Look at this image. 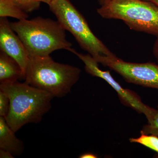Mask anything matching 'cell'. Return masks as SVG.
I'll list each match as a JSON object with an SVG mask.
<instances>
[{"instance_id":"e0dca14e","label":"cell","mask_w":158,"mask_h":158,"mask_svg":"<svg viewBox=\"0 0 158 158\" xmlns=\"http://www.w3.org/2000/svg\"><path fill=\"white\" fill-rule=\"evenodd\" d=\"M14 156L11 152L8 151L0 149V158H12Z\"/></svg>"},{"instance_id":"7a4b0ae2","label":"cell","mask_w":158,"mask_h":158,"mask_svg":"<svg viewBox=\"0 0 158 158\" xmlns=\"http://www.w3.org/2000/svg\"><path fill=\"white\" fill-rule=\"evenodd\" d=\"M10 25L23 43L30 57L47 56L54 51L71 52L73 49L66 38V31L57 20L39 16L11 22Z\"/></svg>"},{"instance_id":"52a82bcc","label":"cell","mask_w":158,"mask_h":158,"mask_svg":"<svg viewBox=\"0 0 158 158\" xmlns=\"http://www.w3.org/2000/svg\"><path fill=\"white\" fill-rule=\"evenodd\" d=\"M72 53L78 57L85 64V71L93 77L100 78L106 81L116 91L123 104L132 108L139 113L144 115L149 106L144 104L141 98L129 89H125L113 78L109 71L102 70L99 67V63L90 54L78 52L73 49Z\"/></svg>"},{"instance_id":"8992f818","label":"cell","mask_w":158,"mask_h":158,"mask_svg":"<svg viewBox=\"0 0 158 158\" xmlns=\"http://www.w3.org/2000/svg\"><path fill=\"white\" fill-rule=\"evenodd\" d=\"M99 64L116 72L129 83L158 90V65L154 62L133 63L115 56H100Z\"/></svg>"},{"instance_id":"ac0fdd59","label":"cell","mask_w":158,"mask_h":158,"mask_svg":"<svg viewBox=\"0 0 158 158\" xmlns=\"http://www.w3.org/2000/svg\"><path fill=\"white\" fill-rule=\"evenodd\" d=\"M80 158H97V156L92 152H87L79 156Z\"/></svg>"},{"instance_id":"9c48e42d","label":"cell","mask_w":158,"mask_h":158,"mask_svg":"<svg viewBox=\"0 0 158 158\" xmlns=\"http://www.w3.org/2000/svg\"><path fill=\"white\" fill-rule=\"evenodd\" d=\"M24 74L15 60L3 51L0 52V84L8 85L24 80Z\"/></svg>"},{"instance_id":"4fadbf2b","label":"cell","mask_w":158,"mask_h":158,"mask_svg":"<svg viewBox=\"0 0 158 158\" xmlns=\"http://www.w3.org/2000/svg\"><path fill=\"white\" fill-rule=\"evenodd\" d=\"M129 141L131 143L141 144L149 149L154 151L158 154V136L153 135H141L139 138H130Z\"/></svg>"},{"instance_id":"3957f363","label":"cell","mask_w":158,"mask_h":158,"mask_svg":"<svg viewBox=\"0 0 158 158\" xmlns=\"http://www.w3.org/2000/svg\"><path fill=\"white\" fill-rule=\"evenodd\" d=\"M81 72L78 67L55 62L50 56L30 57L24 80L54 98H62L70 93L79 81Z\"/></svg>"},{"instance_id":"5b68a950","label":"cell","mask_w":158,"mask_h":158,"mask_svg":"<svg viewBox=\"0 0 158 158\" xmlns=\"http://www.w3.org/2000/svg\"><path fill=\"white\" fill-rule=\"evenodd\" d=\"M48 6L65 31L70 32L80 47L94 58L100 56H116L94 35L85 17L70 0H54Z\"/></svg>"},{"instance_id":"ffe728a7","label":"cell","mask_w":158,"mask_h":158,"mask_svg":"<svg viewBox=\"0 0 158 158\" xmlns=\"http://www.w3.org/2000/svg\"><path fill=\"white\" fill-rule=\"evenodd\" d=\"M54 0H40L41 2L47 4L48 5H49Z\"/></svg>"},{"instance_id":"8fae6325","label":"cell","mask_w":158,"mask_h":158,"mask_svg":"<svg viewBox=\"0 0 158 158\" xmlns=\"http://www.w3.org/2000/svg\"><path fill=\"white\" fill-rule=\"evenodd\" d=\"M0 17H12L21 20L28 19L29 15L10 0H0Z\"/></svg>"},{"instance_id":"2e32d148","label":"cell","mask_w":158,"mask_h":158,"mask_svg":"<svg viewBox=\"0 0 158 158\" xmlns=\"http://www.w3.org/2000/svg\"><path fill=\"white\" fill-rule=\"evenodd\" d=\"M153 54L156 60L157 64L158 65V37H156L153 46Z\"/></svg>"},{"instance_id":"277c9868","label":"cell","mask_w":158,"mask_h":158,"mask_svg":"<svg viewBox=\"0 0 158 158\" xmlns=\"http://www.w3.org/2000/svg\"><path fill=\"white\" fill-rule=\"evenodd\" d=\"M98 14L105 19L121 20L130 28L158 37V7L145 0H112Z\"/></svg>"},{"instance_id":"30bf717a","label":"cell","mask_w":158,"mask_h":158,"mask_svg":"<svg viewBox=\"0 0 158 158\" xmlns=\"http://www.w3.org/2000/svg\"><path fill=\"white\" fill-rule=\"evenodd\" d=\"M7 123L5 117L0 116V149L8 151L13 156H20L24 149L23 142L18 138Z\"/></svg>"},{"instance_id":"44dd1931","label":"cell","mask_w":158,"mask_h":158,"mask_svg":"<svg viewBox=\"0 0 158 158\" xmlns=\"http://www.w3.org/2000/svg\"><path fill=\"white\" fill-rule=\"evenodd\" d=\"M148 1H149V2H151L156 6H157L158 7V0H147Z\"/></svg>"},{"instance_id":"5bb4252c","label":"cell","mask_w":158,"mask_h":158,"mask_svg":"<svg viewBox=\"0 0 158 158\" xmlns=\"http://www.w3.org/2000/svg\"><path fill=\"white\" fill-rule=\"evenodd\" d=\"M20 9L28 13L37 10L40 7V0H10Z\"/></svg>"},{"instance_id":"d6986e66","label":"cell","mask_w":158,"mask_h":158,"mask_svg":"<svg viewBox=\"0 0 158 158\" xmlns=\"http://www.w3.org/2000/svg\"><path fill=\"white\" fill-rule=\"evenodd\" d=\"M97 1L98 2L100 6H105L106 4H108L112 0H97ZM145 1H147V0H145Z\"/></svg>"},{"instance_id":"7c38bea8","label":"cell","mask_w":158,"mask_h":158,"mask_svg":"<svg viewBox=\"0 0 158 158\" xmlns=\"http://www.w3.org/2000/svg\"><path fill=\"white\" fill-rule=\"evenodd\" d=\"M144 115L147 118L148 124L142 127L141 135L158 136V106L157 109L149 107Z\"/></svg>"},{"instance_id":"6da1fadb","label":"cell","mask_w":158,"mask_h":158,"mask_svg":"<svg viewBox=\"0 0 158 158\" xmlns=\"http://www.w3.org/2000/svg\"><path fill=\"white\" fill-rule=\"evenodd\" d=\"M0 90L7 94L10 100L9 113L5 118L15 132L25 125L40 122L52 108L54 97L50 94L25 82L1 85Z\"/></svg>"},{"instance_id":"ba28073f","label":"cell","mask_w":158,"mask_h":158,"mask_svg":"<svg viewBox=\"0 0 158 158\" xmlns=\"http://www.w3.org/2000/svg\"><path fill=\"white\" fill-rule=\"evenodd\" d=\"M0 49L17 62L25 76L30 55L7 18L0 19Z\"/></svg>"},{"instance_id":"9a60e30c","label":"cell","mask_w":158,"mask_h":158,"mask_svg":"<svg viewBox=\"0 0 158 158\" xmlns=\"http://www.w3.org/2000/svg\"><path fill=\"white\" fill-rule=\"evenodd\" d=\"M10 108V100L5 92L0 90V116L6 118Z\"/></svg>"}]
</instances>
